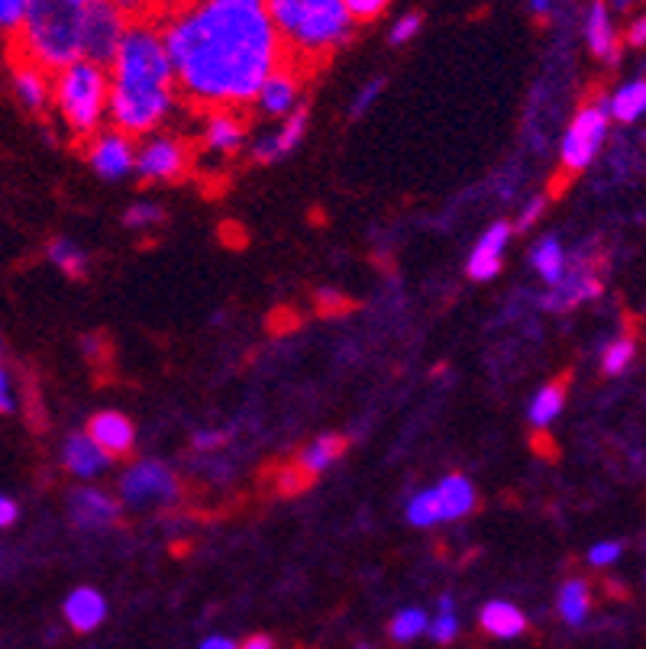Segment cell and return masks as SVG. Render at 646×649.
<instances>
[{"label": "cell", "mask_w": 646, "mask_h": 649, "mask_svg": "<svg viewBox=\"0 0 646 649\" xmlns=\"http://www.w3.org/2000/svg\"><path fill=\"white\" fill-rule=\"evenodd\" d=\"M391 637L398 644H411L414 637H421L427 630V614L421 607H408V611H398L395 621H391Z\"/></svg>", "instance_id": "cell-29"}, {"label": "cell", "mask_w": 646, "mask_h": 649, "mask_svg": "<svg viewBox=\"0 0 646 649\" xmlns=\"http://www.w3.org/2000/svg\"><path fill=\"white\" fill-rule=\"evenodd\" d=\"M269 16L282 36L285 59L301 72L320 69L356 33L343 0H266Z\"/></svg>", "instance_id": "cell-3"}, {"label": "cell", "mask_w": 646, "mask_h": 649, "mask_svg": "<svg viewBox=\"0 0 646 649\" xmlns=\"http://www.w3.org/2000/svg\"><path fill=\"white\" fill-rule=\"evenodd\" d=\"M634 356H637V343L631 337H621V340H614L604 350L601 368H604V375H621V371H627V365L634 362Z\"/></svg>", "instance_id": "cell-30"}, {"label": "cell", "mask_w": 646, "mask_h": 649, "mask_svg": "<svg viewBox=\"0 0 646 649\" xmlns=\"http://www.w3.org/2000/svg\"><path fill=\"white\" fill-rule=\"evenodd\" d=\"M421 30H424V16H421V13H404V16L391 26V46L411 43Z\"/></svg>", "instance_id": "cell-36"}, {"label": "cell", "mask_w": 646, "mask_h": 649, "mask_svg": "<svg viewBox=\"0 0 646 649\" xmlns=\"http://www.w3.org/2000/svg\"><path fill=\"white\" fill-rule=\"evenodd\" d=\"M46 256H49V262H52L56 269H62L69 279H84V272H87V256L74 246L72 239H52L49 249H46Z\"/></svg>", "instance_id": "cell-28"}, {"label": "cell", "mask_w": 646, "mask_h": 649, "mask_svg": "<svg viewBox=\"0 0 646 649\" xmlns=\"http://www.w3.org/2000/svg\"><path fill=\"white\" fill-rule=\"evenodd\" d=\"M10 81H13V97L20 101V107H26L30 114H46V107L52 104V74L13 56Z\"/></svg>", "instance_id": "cell-14"}, {"label": "cell", "mask_w": 646, "mask_h": 649, "mask_svg": "<svg viewBox=\"0 0 646 649\" xmlns=\"http://www.w3.org/2000/svg\"><path fill=\"white\" fill-rule=\"evenodd\" d=\"M16 411V391H13V378L10 371L0 365V414H13Z\"/></svg>", "instance_id": "cell-39"}, {"label": "cell", "mask_w": 646, "mask_h": 649, "mask_svg": "<svg viewBox=\"0 0 646 649\" xmlns=\"http://www.w3.org/2000/svg\"><path fill=\"white\" fill-rule=\"evenodd\" d=\"M223 442H226V433H220V430L195 433V449H216V446H223Z\"/></svg>", "instance_id": "cell-44"}, {"label": "cell", "mask_w": 646, "mask_h": 649, "mask_svg": "<svg viewBox=\"0 0 646 649\" xmlns=\"http://www.w3.org/2000/svg\"><path fill=\"white\" fill-rule=\"evenodd\" d=\"M408 520H411L414 527H433V523H443L436 492H421V495L408 505Z\"/></svg>", "instance_id": "cell-31"}, {"label": "cell", "mask_w": 646, "mask_h": 649, "mask_svg": "<svg viewBox=\"0 0 646 649\" xmlns=\"http://www.w3.org/2000/svg\"><path fill=\"white\" fill-rule=\"evenodd\" d=\"M69 517L78 530H104L120 520V505L101 488H74L69 495Z\"/></svg>", "instance_id": "cell-12"}, {"label": "cell", "mask_w": 646, "mask_h": 649, "mask_svg": "<svg viewBox=\"0 0 646 649\" xmlns=\"http://www.w3.org/2000/svg\"><path fill=\"white\" fill-rule=\"evenodd\" d=\"M107 97H110V72L87 59H78L69 69L52 74V104L62 123L78 140L97 133L101 117L107 110Z\"/></svg>", "instance_id": "cell-5"}, {"label": "cell", "mask_w": 646, "mask_h": 649, "mask_svg": "<svg viewBox=\"0 0 646 649\" xmlns=\"http://www.w3.org/2000/svg\"><path fill=\"white\" fill-rule=\"evenodd\" d=\"M16 517H20V507L13 498H7V495H0V530H7V527H13L16 523Z\"/></svg>", "instance_id": "cell-43"}, {"label": "cell", "mask_w": 646, "mask_h": 649, "mask_svg": "<svg viewBox=\"0 0 646 649\" xmlns=\"http://www.w3.org/2000/svg\"><path fill=\"white\" fill-rule=\"evenodd\" d=\"M69 3H74V7H84V3H91V0H69Z\"/></svg>", "instance_id": "cell-50"}, {"label": "cell", "mask_w": 646, "mask_h": 649, "mask_svg": "<svg viewBox=\"0 0 646 649\" xmlns=\"http://www.w3.org/2000/svg\"><path fill=\"white\" fill-rule=\"evenodd\" d=\"M585 39H588V49L598 56V59H618V39H614V23L608 16V3L604 0H595L588 7V20H585Z\"/></svg>", "instance_id": "cell-20"}, {"label": "cell", "mask_w": 646, "mask_h": 649, "mask_svg": "<svg viewBox=\"0 0 646 649\" xmlns=\"http://www.w3.org/2000/svg\"><path fill=\"white\" fill-rule=\"evenodd\" d=\"M482 630L498 637V640H514L527 630V617L507 601H492L482 611Z\"/></svg>", "instance_id": "cell-23"}, {"label": "cell", "mask_w": 646, "mask_h": 649, "mask_svg": "<svg viewBox=\"0 0 646 649\" xmlns=\"http://www.w3.org/2000/svg\"><path fill=\"white\" fill-rule=\"evenodd\" d=\"M530 10H533L537 16H543V13H550V0H530Z\"/></svg>", "instance_id": "cell-48"}, {"label": "cell", "mask_w": 646, "mask_h": 649, "mask_svg": "<svg viewBox=\"0 0 646 649\" xmlns=\"http://www.w3.org/2000/svg\"><path fill=\"white\" fill-rule=\"evenodd\" d=\"M604 3H611L614 10H631L634 7V0H604Z\"/></svg>", "instance_id": "cell-49"}, {"label": "cell", "mask_w": 646, "mask_h": 649, "mask_svg": "<svg viewBox=\"0 0 646 649\" xmlns=\"http://www.w3.org/2000/svg\"><path fill=\"white\" fill-rule=\"evenodd\" d=\"M608 133V110L604 104H585L573 117L566 137H563V152H560V168L563 178H573L591 165L598 149Z\"/></svg>", "instance_id": "cell-8"}, {"label": "cell", "mask_w": 646, "mask_h": 649, "mask_svg": "<svg viewBox=\"0 0 646 649\" xmlns=\"http://www.w3.org/2000/svg\"><path fill=\"white\" fill-rule=\"evenodd\" d=\"M310 475L304 472V469H297L294 462H287L285 469H279V475H275V488L282 492V495H297V492H304V488H310Z\"/></svg>", "instance_id": "cell-33"}, {"label": "cell", "mask_w": 646, "mask_h": 649, "mask_svg": "<svg viewBox=\"0 0 646 649\" xmlns=\"http://www.w3.org/2000/svg\"><path fill=\"white\" fill-rule=\"evenodd\" d=\"M0 359H3V340H0Z\"/></svg>", "instance_id": "cell-51"}, {"label": "cell", "mask_w": 646, "mask_h": 649, "mask_svg": "<svg viewBox=\"0 0 646 649\" xmlns=\"http://www.w3.org/2000/svg\"><path fill=\"white\" fill-rule=\"evenodd\" d=\"M456 630H459V624H456V614H453V598L443 594L439 598V611H436L431 624V637L436 644H449L456 637Z\"/></svg>", "instance_id": "cell-32"}, {"label": "cell", "mask_w": 646, "mask_h": 649, "mask_svg": "<svg viewBox=\"0 0 646 649\" xmlns=\"http://www.w3.org/2000/svg\"><path fill=\"white\" fill-rule=\"evenodd\" d=\"M343 7L353 16V23H368V20L381 16L391 7V0H343Z\"/></svg>", "instance_id": "cell-35"}, {"label": "cell", "mask_w": 646, "mask_h": 649, "mask_svg": "<svg viewBox=\"0 0 646 649\" xmlns=\"http://www.w3.org/2000/svg\"><path fill=\"white\" fill-rule=\"evenodd\" d=\"M239 649H275V644H272L266 634H256V637H249V640H246Z\"/></svg>", "instance_id": "cell-46"}, {"label": "cell", "mask_w": 646, "mask_h": 649, "mask_svg": "<svg viewBox=\"0 0 646 649\" xmlns=\"http://www.w3.org/2000/svg\"><path fill=\"white\" fill-rule=\"evenodd\" d=\"M543 211H547V198H533V201H530V208H524V214H520V220H517V229H527L533 220H540Z\"/></svg>", "instance_id": "cell-41"}, {"label": "cell", "mask_w": 646, "mask_h": 649, "mask_svg": "<svg viewBox=\"0 0 646 649\" xmlns=\"http://www.w3.org/2000/svg\"><path fill=\"white\" fill-rule=\"evenodd\" d=\"M378 91H381V81H372V84H365V91H362V97L356 101V107H353V114H362L375 97H378Z\"/></svg>", "instance_id": "cell-45"}, {"label": "cell", "mask_w": 646, "mask_h": 649, "mask_svg": "<svg viewBox=\"0 0 646 649\" xmlns=\"http://www.w3.org/2000/svg\"><path fill=\"white\" fill-rule=\"evenodd\" d=\"M201 649H239L233 640H226V637H211V640H204Z\"/></svg>", "instance_id": "cell-47"}, {"label": "cell", "mask_w": 646, "mask_h": 649, "mask_svg": "<svg viewBox=\"0 0 646 649\" xmlns=\"http://www.w3.org/2000/svg\"><path fill=\"white\" fill-rule=\"evenodd\" d=\"M30 0H0V36H13L23 23Z\"/></svg>", "instance_id": "cell-34"}, {"label": "cell", "mask_w": 646, "mask_h": 649, "mask_svg": "<svg viewBox=\"0 0 646 649\" xmlns=\"http://www.w3.org/2000/svg\"><path fill=\"white\" fill-rule=\"evenodd\" d=\"M13 56L49 74L69 69L81 59V7L69 0H30L13 33Z\"/></svg>", "instance_id": "cell-4"}, {"label": "cell", "mask_w": 646, "mask_h": 649, "mask_svg": "<svg viewBox=\"0 0 646 649\" xmlns=\"http://www.w3.org/2000/svg\"><path fill=\"white\" fill-rule=\"evenodd\" d=\"M304 130H307V110L301 107V110L287 114L285 127L279 133H272V137H266V140H259V143L252 145V158L256 162H275V158H282V155H287L294 145L301 143Z\"/></svg>", "instance_id": "cell-19"}, {"label": "cell", "mask_w": 646, "mask_h": 649, "mask_svg": "<svg viewBox=\"0 0 646 649\" xmlns=\"http://www.w3.org/2000/svg\"><path fill=\"white\" fill-rule=\"evenodd\" d=\"M62 465L72 472L74 479H94V475L107 472L110 456L87 433H72L62 442Z\"/></svg>", "instance_id": "cell-15"}, {"label": "cell", "mask_w": 646, "mask_h": 649, "mask_svg": "<svg viewBox=\"0 0 646 649\" xmlns=\"http://www.w3.org/2000/svg\"><path fill=\"white\" fill-rule=\"evenodd\" d=\"M107 617V601L97 588H74L66 598V621L72 624L78 634H91L94 627H101V621Z\"/></svg>", "instance_id": "cell-18"}, {"label": "cell", "mask_w": 646, "mask_h": 649, "mask_svg": "<svg viewBox=\"0 0 646 649\" xmlns=\"http://www.w3.org/2000/svg\"><path fill=\"white\" fill-rule=\"evenodd\" d=\"M353 304L343 297V294H333V291H324L320 294V314H347Z\"/></svg>", "instance_id": "cell-40"}, {"label": "cell", "mask_w": 646, "mask_h": 649, "mask_svg": "<svg viewBox=\"0 0 646 649\" xmlns=\"http://www.w3.org/2000/svg\"><path fill=\"white\" fill-rule=\"evenodd\" d=\"M195 165L191 145L178 137H155L140 149L137 155V172L143 181H181Z\"/></svg>", "instance_id": "cell-9"}, {"label": "cell", "mask_w": 646, "mask_h": 649, "mask_svg": "<svg viewBox=\"0 0 646 649\" xmlns=\"http://www.w3.org/2000/svg\"><path fill=\"white\" fill-rule=\"evenodd\" d=\"M433 492H436L443 520H459L475 507V488L466 475H446Z\"/></svg>", "instance_id": "cell-22"}, {"label": "cell", "mask_w": 646, "mask_h": 649, "mask_svg": "<svg viewBox=\"0 0 646 649\" xmlns=\"http://www.w3.org/2000/svg\"><path fill=\"white\" fill-rule=\"evenodd\" d=\"M208 130H204V143L211 145L214 152H236L243 140H246V123L239 120V110H216L208 114Z\"/></svg>", "instance_id": "cell-21"}, {"label": "cell", "mask_w": 646, "mask_h": 649, "mask_svg": "<svg viewBox=\"0 0 646 649\" xmlns=\"http://www.w3.org/2000/svg\"><path fill=\"white\" fill-rule=\"evenodd\" d=\"M127 16L110 0H91L81 7V59L110 69L127 33Z\"/></svg>", "instance_id": "cell-6"}, {"label": "cell", "mask_w": 646, "mask_h": 649, "mask_svg": "<svg viewBox=\"0 0 646 649\" xmlns=\"http://www.w3.org/2000/svg\"><path fill=\"white\" fill-rule=\"evenodd\" d=\"M621 559V543H598L588 550V563L591 566H611Z\"/></svg>", "instance_id": "cell-38"}, {"label": "cell", "mask_w": 646, "mask_h": 649, "mask_svg": "<svg viewBox=\"0 0 646 649\" xmlns=\"http://www.w3.org/2000/svg\"><path fill=\"white\" fill-rule=\"evenodd\" d=\"M301 84H304V72L282 56V62L275 66V72L266 78V84L256 94V107L262 117H287L297 107L301 97Z\"/></svg>", "instance_id": "cell-10"}, {"label": "cell", "mask_w": 646, "mask_h": 649, "mask_svg": "<svg viewBox=\"0 0 646 649\" xmlns=\"http://www.w3.org/2000/svg\"><path fill=\"white\" fill-rule=\"evenodd\" d=\"M87 436L110 456V459H124L137 449V427L130 417H124L120 411H101L87 421Z\"/></svg>", "instance_id": "cell-13"}, {"label": "cell", "mask_w": 646, "mask_h": 649, "mask_svg": "<svg viewBox=\"0 0 646 649\" xmlns=\"http://www.w3.org/2000/svg\"><path fill=\"white\" fill-rule=\"evenodd\" d=\"M533 269L540 272V279L547 285H560V279L566 275V252H563V246H560L556 236H547V239L537 243V249H533Z\"/></svg>", "instance_id": "cell-25"}, {"label": "cell", "mask_w": 646, "mask_h": 649, "mask_svg": "<svg viewBox=\"0 0 646 649\" xmlns=\"http://www.w3.org/2000/svg\"><path fill=\"white\" fill-rule=\"evenodd\" d=\"M87 162L94 165V172L101 178H120L137 165V152H133V137L114 130V133H101L91 140Z\"/></svg>", "instance_id": "cell-11"}, {"label": "cell", "mask_w": 646, "mask_h": 649, "mask_svg": "<svg viewBox=\"0 0 646 649\" xmlns=\"http://www.w3.org/2000/svg\"><path fill=\"white\" fill-rule=\"evenodd\" d=\"M347 446H350V439H347L343 433H324V436L310 439L291 462H294L297 469H304L310 479H317L324 469H330V465L347 452Z\"/></svg>", "instance_id": "cell-17"}, {"label": "cell", "mask_w": 646, "mask_h": 649, "mask_svg": "<svg viewBox=\"0 0 646 649\" xmlns=\"http://www.w3.org/2000/svg\"><path fill=\"white\" fill-rule=\"evenodd\" d=\"M162 216H165V211L155 208V204H137V208L127 211L124 223L127 226H149V223H162Z\"/></svg>", "instance_id": "cell-37"}, {"label": "cell", "mask_w": 646, "mask_h": 649, "mask_svg": "<svg viewBox=\"0 0 646 649\" xmlns=\"http://www.w3.org/2000/svg\"><path fill=\"white\" fill-rule=\"evenodd\" d=\"M110 72L107 110L120 133L143 137L152 133L175 107L178 84L175 69L155 20H137L127 26Z\"/></svg>", "instance_id": "cell-2"}, {"label": "cell", "mask_w": 646, "mask_h": 649, "mask_svg": "<svg viewBox=\"0 0 646 649\" xmlns=\"http://www.w3.org/2000/svg\"><path fill=\"white\" fill-rule=\"evenodd\" d=\"M604 110L611 120L618 123H634L646 114V78H637L631 84H624L611 101H604Z\"/></svg>", "instance_id": "cell-24"}, {"label": "cell", "mask_w": 646, "mask_h": 649, "mask_svg": "<svg viewBox=\"0 0 646 649\" xmlns=\"http://www.w3.org/2000/svg\"><path fill=\"white\" fill-rule=\"evenodd\" d=\"M563 404H566V378L550 381L547 388H540L537 398H533V404H530V421H533V427H550V424L560 417Z\"/></svg>", "instance_id": "cell-26"}, {"label": "cell", "mask_w": 646, "mask_h": 649, "mask_svg": "<svg viewBox=\"0 0 646 649\" xmlns=\"http://www.w3.org/2000/svg\"><path fill=\"white\" fill-rule=\"evenodd\" d=\"M627 46H634V49H644L646 46V13L627 26Z\"/></svg>", "instance_id": "cell-42"}, {"label": "cell", "mask_w": 646, "mask_h": 649, "mask_svg": "<svg viewBox=\"0 0 646 649\" xmlns=\"http://www.w3.org/2000/svg\"><path fill=\"white\" fill-rule=\"evenodd\" d=\"M507 239H510V223H495V226L475 243V249H472V256H469V275H472L475 282H489V279L498 275V269H502V252L504 246H507Z\"/></svg>", "instance_id": "cell-16"}, {"label": "cell", "mask_w": 646, "mask_h": 649, "mask_svg": "<svg viewBox=\"0 0 646 649\" xmlns=\"http://www.w3.org/2000/svg\"><path fill=\"white\" fill-rule=\"evenodd\" d=\"M588 611H591V588H588V581L585 578H569L563 585V591H560V617L566 624L578 627L588 617Z\"/></svg>", "instance_id": "cell-27"}, {"label": "cell", "mask_w": 646, "mask_h": 649, "mask_svg": "<svg viewBox=\"0 0 646 649\" xmlns=\"http://www.w3.org/2000/svg\"><path fill=\"white\" fill-rule=\"evenodd\" d=\"M158 26L178 94L204 114L256 104L285 56L266 0H191Z\"/></svg>", "instance_id": "cell-1"}, {"label": "cell", "mask_w": 646, "mask_h": 649, "mask_svg": "<svg viewBox=\"0 0 646 649\" xmlns=\"http://www.w3.org/2000/svg\"><path fill=\"white\" fill-rule=\"evenodd\" d=\"M120 498L130 507H172L181 498V482L178 475L155 459H143L130 465L120 479Z\"/></svg>", "instance_id": "cell-7"}]
</instances>
